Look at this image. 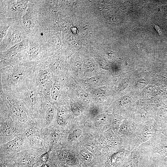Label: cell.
<instances>
[{"label":"cell","instance_id":"1","mask_svg":"<svg viewBox=\"0 0 167 167\" xmlns=\"http://www.w3.org/2000/svg\"><path fill=\"white\" fill-rule=\"evenodd\" d=\"M34 68V66L17 64L0 69V90L11 95L33 76Z\"/></svg>","mask_w":167,"mask_h":167},{"label":"cell","instance_id":"2","mask_svg":"<svg viewBox=\"0 0 167 167\" xmlns=\"http://www.w3.org/2000/svg\"><path fill=\"white\" fill-rule=\"evenodd\" d=\"M11 95L21 100L33 116H37L42 100L38 91L34 73L24 84Z\"/></svg>","mask_w":167,"mask_h":167},{"label":"cell","instance_id":"3","mask_svg":"<svg viewBox=\"0 0 167 167\" xmlns=\"http://www.w3.org/2000/svg\"><path fill=\"white\" fill-rule=\"evenodd\" d=\"M34 75L42 101L51 102L50 90L55 76L44 61L34 66Z\"/></svg>","mask_w":167,"mask_h":167},{"label":"cell","instance_id":"4","mask_svg":"<svg viewBox=\"0 0 167 167\" xmlns=\"http://www.w3.org/2000/svg\"><path fill=\"white\" fill-rule=\"evenodd\" d=\"M161 133V128L158 122L149 121L135 123L134 132L129 144L130 151L132 152L155 134Z\"/></svg>","mask_w":167,"mask_h":167},{"label":"cell","instance_id":"5","mask_svg":"<svg viewBox=\"0 0 167 167\" xmlns=\"http://www.w3.org/2000/svg\"><path fill=\"white\" fill-rule=\"evenodd\" d=\"M138 148L140 154L147 156L158 154L164 157H167V136L161 133L155 134Z\"/></svg>","mask_w":167,"mask_h":167},{"label":"cell","instance_id":"6","mask_svg":"<svg viewBox=\"0 0 167 167\" xmlns=\"http://www.w3.org/2000/svg\"><path fill=\"white\" fill-rule=\"evenodd\" d=\"M135 124V123L132 121L125 120L122 122L118 132V134L127 142L129 150V144L134 133Z\"/></svg>","mask_w":167,"mask_h":167},{"label":"cell","instance_id":"7","mask_svg":"<svg viewBox=\"0 0 167 167\" xmlns=\"http://www.w3.org/2000/svg\"><path fill=\"white\" fill-rule=\"evenodd\" d=\"M58 79H55L51 89V101L53 104L60 101L62 96L61 87Z\"/></svg>","mask_w":167,"mask_h":167},{"label":"cell","instance_id":"8","mask_svg":"<svg viewBox=\"0 0 167 167\" xmlns=\"http://www.w3.org/2000/svg\"><path fill=\"white\" fill-rule=\"evenodd\" d=\"M140 156V153L138 148L135 149L131 152L122 167H138Z\"/></svg>","mask_w":167,"mask_h":167},{"label":"cell","instance_id":"9","mask_svg":"<svg viewBox=\"0 0 167 167\" xmlns=\"http://www.w3.org/2000/svg\"><path fill=\"white\" fill-rule=\"evenodd\" d=\"M69 115L63 107L59 106L57 109L56 120L57 124L61 126L66 125L68 122Z\"/></svg>","mask_w":167,"mask_h":167},{"label":"cell","instance_id":"10","mask_svg":"<svg viewBox=\"0 0 167 167\" xmlns=\"http://www.w3.org/2000/svg\"><path fill=\"white\" fill-rule=\"evenodd\" d=\"M138 167H157L156 160L153 156L150 157L140 154Z\"/></svg>","mask_w":167,"mask_h":167},{"label":"cell","instance_id":"11","mask_svg":"<svg viewBox=\"0 0 167 167\" xmlns=\"http://www.w3.org/2000/svg\"><path fill=\"white\" fill-rule=\"evenodd\" d=\"M23 140L19 137L15 138L8 142L6 144L7 148L10 149H16L21 146L23 143Z\"/></svg>","mask_w":167,"mask_h":167},{"label":"cell","instance_id":"12","mask_svg":"<svg viewBox=\"0 0 167 167\" xmlns=\"http://www.w3.org/2000/svg\"><path fill=\"white\" fill-rule=\"evenodd\" d=\"M33 158L30 157H25L20 160L18 162L19 167H31L34 162Z\"/></svg>","mask_w":167,"mask_h":167},{"label":"cell","instance_id":"13","mask_svg":"<svg viewBox=\"0 0 167 167\" xmlns=\"http://www.w3.org/2000/svg\"><path fill=\"white\" fill-rule=\"evenodd\" d=\"M93 94L96 101L99 103L102 102L105 98L104 93L101 89H96L93 91Z\"/></svg>","mask_w":167,"mask_h":167},{"label":"cell","instance_id":"14","mask_svg":"<svg viewBox=\"0 0 167 167\" xmlns=\"http://www.w3.org/2000/svg\"><path fill=\"white\" fill-rule=\"evenodd\" d=\"M82 131L80 129H75L69 135L68 139L71 142L75 140L82 135Z\"/></svg>","mask_w":167,"mask_h":167},{"label":"cell","instance_id":"15","mask_svg":"<svg viewBox=\"0 0 167 167\" xmlns=\"http://www.w3.org/2000/svg\"><path fill=\"white\" fill-rule=\"evenodd\" d=\"M107 116L105 114H99L95 117L94 122L95 125L100 126L102 125L106 121Z\"/></svg>","mask_w":167,"mask_h":167},{"label":"cell","instance_id":"16","mask_svg":"<svg viewBox=\"0 0 167 167\" xmlns=\"http://www.w3.org/2000/svg\"><path fill=\"white\" fill-rule=\"evenodd\" d=\"M66 162L68 165L71 166L78 165L79 163V159L72 155L68 156L66 158Z\"/></svg>","mask_w":167,"mask_h":167},{"label":"cell","instance_id":"17","mask_svg":"<svg viewBox=\"0 0 167 167\" xmlns=\"http://www.w3.org/2000/svg\"><path fill=\"white\" fill-rule=\"evenodd\" d=\"M79 154L82 159L85 161L91 162L93 159L92 154L86 150H82L79 152Z\"/></svg>","mask_w":167,"mask_h":167},{"label":"cell","instance_id":"18","mask_svg":"<svg viewBox=\"0 0 167 167\" xmlns=\"http://www.w3.org/2000/svg\"><path fill=\"white\" fill-rule=\"evenodd\" d=\"M21 39V33L19 31H14L11 35L10 40L11 42L13 44H15L19 42Z\"/></svg>","mask_w":167,"mask_h":167},{"label":"cell","instance_id":"19","mask_svg":"<svg viewBox=\"0 0 167 167\" xmlns=\"http://www.w3.org/2000/svg\"><path fill=\"white\" fill-rule=\"evenodd\" d=\"M70 109L75 115L79 116L80 114V111L77 105L74 102H71L70 104Z\"/></svg>","mask_w":167,"mask_h":167},{"label":"cell","instance_id":"20","mask_svg":"<svg viewBox=\"0 0 167 167\" xmlns=\"http://www.w3.org/2000/svg\"><path fill=\"white\" fill-rule=\"evenodd\" d=\"M51 151V149L47 152L42 154L39 157V161L43 164L46 163L49 159V155Z\"/></svg>","mask_w":167,"mask_h":167},{"label":"cell","instance_id":"21","mask_svg":"<svg viewBox=\"0 0 167 167\" xmlns=\"http://www.w3.org/2000/svg\"><path fill=\"white\" fill-rule=\"evenodd\" d=\"M84 66L85 70L88 71H93L95 69L93 63L90 60L88 59L85 61Z\"/></svg>","mask_w":167,"mask_h":167},{"label":"cell","instance_id":"22","mask_svg":"<svg viewBox=\"0 0 167 167\" xmlns=\"http://www.w3.org/2000/svg\"><path fill=\"white\" fill-rule=\"evenodd\" d=\"M85 147L88 150L93 153H96L98 148L96 145L91 143L86 144L85 145Z\"/></svg>","mask_w":167,"mask_h":167},{"label":"cell","instance_id":"23","mask_svg":"<svg viewBox=\"0 0 167 167\" xmlns=\"http://www.w3.org/2000/svg\"><path fill=\"white\" fill-rule=\"evenodd\" d=\"M89 83L92 85H98L101 83L100 79L96 77H93L90 78L88 80Z\"/></svg>","mask_w":167,"mask_h":167},{"label":"cell","instance_id":"24","mask_svg":"<svg viewBox=\"0 0 167 167\" xmlns=\"http://www.w3.org/2000/svg\"><path fill=\"white\" fill-rule=\"evenodd\" d=\"M99 110L96 106H93L89 110V114L92 117H95L98 115Z\"/></svg>","mask_w":167,"mask_h":167},{"label":"cell","instance_id":"25","mask_svg":"<svg viewBox=\"0 0 167 167\" xmlns=\"http://www.w3.org/2000/svg\"><path fill=\"white\" fill-rule=\"evenodd\" d=\"M68 156V153L66 151H62L58 155V157L59 160L61 161H66Z\"/></svg>","mask_w":167,"mask_h":167},{"label":"cell","instance_id":"26","mask_svg":"<svg viewBox=\"0 0 167 167\" xmlns=\"http://www.w3.org/2000/svg\"><path fill=\"white\" fill-rule=\"evenodd\" d=\"M82 65L79 61H77L74 64L73 66L74 70L76 72H80L82 69Z\"/></svg>","mask_w":167,"mask_h":167},{"label":"cell","instance_id":"27","mask_svg":"<svg viewBox=\"0 0 167 167\" xmlns=\"http://www.w3.org/2000/svg\"><path fill=\"white\" fill-rule=\"evenodd\" d=\"M34 129L32 127H28L26 129L25 132V135L28 138L31 137L33 133Z\"/></svg>","mask_w":167,"mask_h":167},{"label":"cell","instance_id":"28","mask_svg":"<svg viewBox=\"0 0 167 167\" xmlns=\"http://www.w3.org/2000/svg\"><path fill=\"white\" fill-rule=\"evenodd\" d=\"M84 27L83 25H82V30L83 32H84L85 33H88V32H90V28L87 25L84 24Z\"/></svg>","mask_w":167,"mask_h":167},{"label":"cell","instance_id":"29","mask_svg":"<svg viewBox=\"0 0 167 167\" xmlns=\"http://www.w3.org/2000/svg\"><path fill=\"white\" fill-rule=\"evenodd\" d=\"M161 133L167 136V124H165L161 126Z\"/></svg>","mask_w":167,"mask_h":167},{"label":"cell","instance_id":"30","mask_svg":"<svg viewBox=\"0 0 167 167\" xmlns=\"http://www.w3.org/2000/svg\"><path fill=\"white\" fill-rule=\"evenodd\" d=\"M80 96L83 98H87L88 97L87 94L84 90H81L79 92Z\"/></svg>","mask_w":167,"mask_h":167},{"label":"cell","instance_id":"31","mask_svg":"<svg viewBox=\"0 0 167 167\" xmlns=\"http://www.w3.org/2000/svg\"><path fill=\"white\" fill-rule=\"evenodd\" d=\"M99 63L101 67H102L103 69H106V67L105 66V65L103 62H102L101 60H100L99 61Z\"/></svg>","mask_w":167,"mask_h":167},{"label":"cell","instance_id":"32","mask_svg":"<svg viewBox=\"0 0 167 167\" xmlns=\"http://www.w3.org/2000/svg\"><path fill=\"white\" fill-rule=\"evenodd\" d=\"M40 167H50V166L47 163L43 164Z\"/></svg>","mask_w":167,"mask_h":167}]
</instances>
